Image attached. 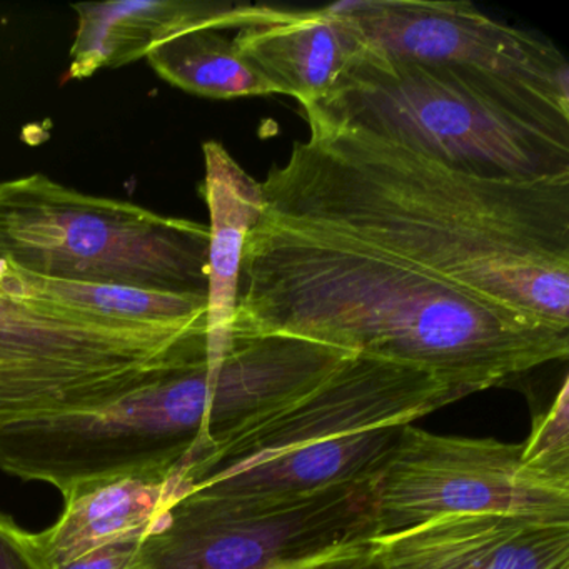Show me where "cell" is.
<instances>
[{
	"label": "cell",
	"mask_w": 569,
	"mask_h": 569,
	"mask_svg": "<svg viewBox=\"0 0 569 569\" xmlns=\"http://www.w3.org/2000/svg\"><path fill=\"white\" fill-rule=\"evenodd\" d=\"M262 206L351 232L486 301L569 332V174L489 178L306 114Z\"/></svg>",
	"instance_id": "6da1fadb"
},
{
	"label": "cell",
	"mask_w": 569,
	"mask_h": 569,
	"mask_svg": "<svg viewBox=\"0 0 569 569\" xmlns=\"http://www.w3.org/2000/svg\"><path fill=\"white\" fill-rule=\"evenodd\" d=\"M232 335L289 336L386 359L465 398L569 355V332L385 246L264 206L246 238Z\"/></svg>",
	"instance_id": "7a4b0ae2"
},
{
	"label": "cell",
	"mask_w": 569,
	"mask_h": 569,
	"mask_svg": "<svg viewBox=\"0 0 569 569\" xmlns=\"http://www.w3.org/2000/svg\"><path fill=\"white\" fill-rule=\"evenodd\" d=\"M348 351L289 336L232 335L218 365L199 359L99 411L0 422V471L62 495L129 472L186 475L246 429L311 392Z\"/></svg>",
	"instance_id": "3957f363"
},
{
	"label": "cell",
	"mask_w": 569,
	"mask_h": 569,
	"mask_svg": "<svg viewBox=\"0 0 569 569\" xmlns=\"http://www.w3.org/2000/svg\"><path fill=\"white\" fill-rule=\"evenodd\" d=\"M305 114L365 129L489 178L569 174V104L498 76L372 49Z\"/></svg>",
	"instance_id": "277c9868"
},
{
	"label": "cell",
	"mask_w": 569,
	"mask_h": 569,
	"mask_svg": "<svg viewBox=\"0 0 569 569\" xmlns=\"http://www.w3.org/2000/svg\"><path fill=\"white\" fill-rule=\"evenodd\" d=\"M461 398L428 372L352 355L318 388L222 446L186 495L259 501L376 481L406 425Z\"/></svg>",
	"instance_id": "5b68a950"
},
{
	"label": "cell",
	"mask_w": 569,
	"mask_h": 569,
	"mask_svg": "<svg viewBox=\"0 0 569 569\" xmlns=\"http://www.w3.org/2000/svg\"><path fill=\"white\" fill-rule=\"evenodd\" d=\"M209 228L44 174L0 182V262L58 281L208 298Z\"/></svg>",
	"instance_id": "8992f818"
},
{
	"label": "cell",
	"mask_w": 569,
	"mask_h": 569,
	"mask_svg": "<svg viewBox=\"0 0 569 569\" xmlns=\"http://www.w3.org/2000/svg\"><path fill=\"white\" fill-rule=\"evenodd\" d=\"M206 356V315L138 321L0 295V422L99 411Z\"/></svg>",
	"instance_id": "52a82bcc"
},
{
	"label": "cell",
	"mask_w": 569,
	"mask_h": 569,
	"mask_svg": "<svg viewBox=\"0 0 569 569\" xmlns=\"http://www.w3.org/2000/svg\"><path fill=\"white\" fill-rule=\"evenodd\" d=\"M372 482L259 501L188 492L142 539L136 569H295L371 541Z\"/></svg>",
	"instance_id": "ba28073f"
},
{
	"label": "cell",
	"mask_w": 569,
	"mask_h": 569,
	"mask_svg": "<svg viewBox=\"0 0 569 569\" xmlns=\"http://www.w3.org/2000/svg\"><path fill=\"white\" fill-rule=\"evenodd\" d=\"M375 539L445 516L569 519V481L526 466L521 445L442 436L412 425L372 482Z\"/></svg>",
	"instance_id": "9c48e42d"
},
{
	"label": "cell",
	"mask_w": 569,
	"mask_h": 569,
	"mask_svg": "<svg viewBox=\"0 0 569 569\" xmlns=\"http://www.w3.org/2000/svg\"><path fill=\"white\" fill-rule=\"evenodd\" d=\"M362 46L395 59L498 76L569 104V64L549 39L479 11L471 2L352 0L329 6Z\"/></svg>",
	"instance_id": "30bf717a"
},
{
	"label": "cell",
	"mask_w": 569,
	"mask_h": 569,
	"mask_svg": "<svg viewBox=\"0 0 569 569\" xmlns=\"http://www.w3.org/2000/svg\"><path fill=\"white\" fill-rule=\"evenodd\" d=\"M181 469L129 472L64 499L61 518L38 532L52 568L108 546L142 541L184 496Z\"/></svg>",
	"instance_id": "8fae6325"
},
{
	"label": "cell",
	"mask_w": 569,
	"mask_h": 569,
	"mask_svg": "<svg viewBox=\"0 0 569 569\" xmlns=\"http://www.w3.org/2000/svg\"><path fill=\"white\" fill-rule=\"evenodd\" d=\"M232 39L239 54L302 109L321 101L365 48L329 6L282 9L274 21L241 29Z\"/></svg>",
	"instance_id": "7c38bea8"
},
{
	"label": "cell",
	"mask_w": 569,
	"mask_h": 569,
	"mask_svg": "<svg viewBox=\"0 0 569 569\" xmlns=\"http://www.w3.org/2000/svg\"><path fill=\"white\" fill-rule=\"evenodd\" d=\"M201 194L209 211L206 359L218 365L232 345L246 238L262 211L259 181L216 141L204 142Z\"/></svg>",
	"instance_id": "4fadbf2b"
},
{
	"label": "cell",
	"mask_w": 569,
	"mask_h": 569,
	"mask_svg": "<svg viewBox=\"0 0 569 569\" xmlns=\"http://www.w3.org/2000/svg\"><path fill=\"white\" fill-rule=\"evenodd\" d=\"M232 4L198 0H118L72 6L78 29L68 76L84 81L139 59L166 39L224 14Z\"/></svg>",
	"instance_id": "5bb4252c"
},
{
	"label": "cell",
	"mask_w": 569,
	"mask_h": 569,
	"mask_svg": "<svg viewBox=\"0 0 569 569\" xmlns=\"http://www.w3.org/2000/svg\"><path fill=\"white\" fill-rule=\"evenodd\" d=\"M269 6L232 4L224 14L184 29L156 46L148 62L159 78L189 94L209 99L254 98L279 94L256 71L226 31L266 24L281 16Z\"/></svg>",
	"instance_id": "9a60e30c"
},
{
	"label": "cell",
	"mask_w": 569,
	"mask_h": 569,
	"mask_svg": "<svg viewBox=\"0 0 569 569\" xmlns=\"http://www.w3.org/2000/svg\"><path fill=\"white\" fill-rule=\"evenodd\" d=\"M0 295L84 315L138 321H182L208 311L206 296L152 291L99 282L58 281L0 262Z\"/></svg>",
	"instance_id": "2e32d148"
},
{
	"label": "cell",
	"mask_w": 569,
	"mask_h": 569,
	"mask_svg": "<svg viewBox=\"0 0 569 569\" xmlns=\"http://www.w3.org/2000/svg\"><path fill=\"white\" fill-rule=\"evenodd\" d=\"M481 569H569V519L456 516Z\"/></svg>",
	"instance_id": "e0dca14e"
},
{
	"label": "cell",
	"mask_w": 569,
	"mask_h": 569,
	"mask_svg": "<svg viewBox=\"0 0 569 569\" xmlns=\"http://www.w3.org/2000/svg\"><path fill=\"white\" fill-rule=\"evenodd\" d=\"M389 569H481L456 516L372 539Z\"/></svg>",
	"instance_id": "ac0fdd59"
},
{
	"label": "cell",
	"mask_w": 569,
	"mask_h": 569,
	"mask_svg": "<svg viewBox=\"0 0 569 569\" xmlns=\"http://www.w3.org/2000/svg\"><path fill=\"white\" fill-rule=\"evenodd\" d=\"M526 466L549 476L569 481V385L562 381L548 411L536 416L528 439L521 442Z\"/></svg>",
	"instance_id": "d6986e66"
},
{
	"label": "cell",
	"mask_w": 569,
	"mask_h": 569,
	"mask_svg": "<svg viewBox=\"0 0 569 569\" xmlns=\"http://www.w3.org/2000/svg\"><path fill=\"white\" fill-rule=\"evenodd\" d=\"M0 569H52L38 532L21 528L4 512H0Z\"/></svg>",
	"instance_id": "ffe728a7"
},
{
	"label": "cell",
	"mask_w": 569,
	"mask_h": 569,
	"mask_svg": "<svg viewBox=\"0 0 569 569\" xmlns=\"http://www.w3.org/2000/svg\"><path fill=\"white\" fill-rule=\"evenodd\" d=\"M295 569H389L372 541L352 542Z\"/></svg>",
	"instance_id": "44dd1931"
},
{
	"label": "cell",
	"mask_w": 569,
	"mask_h": 569,
	"mask_svg": "<svg viewBox=\"0 0 569 569\" xmlns=\"http://www.w3.org/2000/svg\"><path fill=\"white\" fill-rule=\"evenodd\" d=\"M142 541L108 546L52 569H136Z\"/></svg>",
	"instance_id": "7402d4cb"
}]
</instances>
